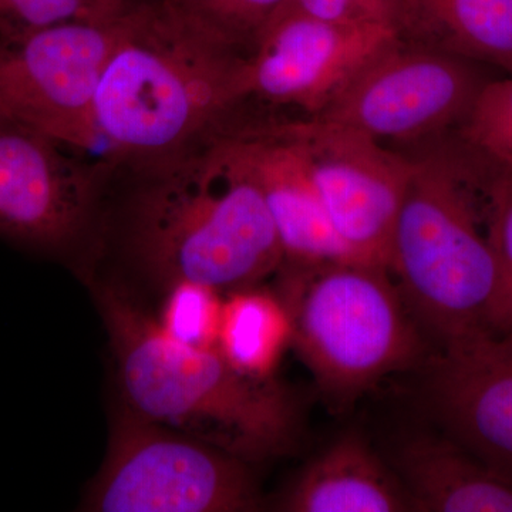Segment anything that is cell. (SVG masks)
I'll return each instance as SVG.
<instances>
[{
  "label": "cell",
  "mask_w": 512,
  "mask_h": 512,
  "mask_svg": "<svg viewBox=\"0 0 512 512\" xmlns=\"http://www.w3.org/2000/svg\"><path fill=\"white\" fill-rule=\"evenodd\" d=\"M278 507L288 512L410 511L393 468L356 433L340 437L306 464Z\"/></svg>",
  "instance_id": "15"
},
{
  "label": "cell",
  "mask_w": 512,
  "mask_h": 512,
  "mask_svg": "<svg viewBox=\"0 0 512 512\" xmlns=\"http://www.w3.org/2000/svg\"><path fill=\"white\" fill-rule=\"evenodd\" d=\"M254 178L284 249L285 264L357 261L330 225L301 144L282 121L215 130Z\"/></svg>",
  "instance_id": "13"
},
{
  "label": "cell",
  "mask_w": 512,
  "mask_h": 512,
  "mask_svg": "<svg viewBox=\"0 0 512 512\" xmlns=\"http://www.w3.org/2000/svg\"><path fill=\"white\" fill-rule=\"evenodd\" d=\"M406 33L512 73V0H403Z\"/></svg>",
  "instance_id": "16"
},
{
  "label": "cell",
  "mask_w": 512,
  "mask_h": 512,
  "mask_svg": "<svg viewBox=\"0 0 512 512\" xmlns=\"http://www.w3.org/2000/svg\"><path fill=\"white\" fill-rule=\"evenodd\" d=\"M426 399L443 433L512 480V333H477L441 346Z\"/></svg>",
  "instance_id": "12"
},
{
  "label": "cell",
  "mask_w": 512,
  "mask_h": 512,
  "mask_svg": "<svg viewBox=\"0 0 512 512\" xmlns=\"http://www.w3.org/2000/svg\"><path fill=\"white\" fill-rule=\"evenodd\" d=\"M74 148L0 119V238L47 258L66 259L101 217L111 164H89Z\"/></svg>",
  "instance_id": "8"
},
{
  "label": "cell",
  "mask_w": 512,
  "mask_h": 512,
  "mask_svg": "<svg viewBox=\"0 0 512 512\" xmlns=\"http://www.w3.org/2000/svg\"><path fill=\"white\" fill-rule=\"evenodd\" d=\"M480 163L478 187L484 200L485 234L500 275L505 332L512 333V168Z\"/></svg>",
  "instance_id": "20"
},
{
  "label": "cell",
  "mask_w": 512,
  "mask_h": 512,
  "mask_svg": "<svg viewBox=\"0 0 512 512\" xmlns=\"http://www.w3.org/2000/svg\"><path fill=\"white\" fill-rule=\"evenodd\" d=\"M116 2L123 3L124 0H116Z\"/></svg>",
  "instance_id": "24"
},
{
  "label": "cell",
  "mask_w": 512,
  "mask_h": 512,
  "mask_svg": "<svg viewBox=\"0 0 512 512\" xmlns=\"http://www.w3.org/2000/svg\"><path fill=\"white\" fill-rule=\"evenodd\" d=\"M400 37L396 29L328 22L288 3L249 50L247 99L293 106L315 116L370 59Z\"/></svg>",
  "instance_id": "11"
},
{
  "label": "cell",
  "mask_w": 512,
  "mask_h": 512,
  "mask_svg": "<svg viewBox=\"0 0 512 512\" xmlns=\"http://www.w3.org/2000/svg\"><path fill=\"white\" fill-rule=\"evenodd\" d=\"M116 0H0V37L35 32L67 22L110 18Z\"/></svg>",
  "instance_id": "21"
},
{
  "label": "cell",
  "mask_w": 512,
  "mask_h": 512,
  "mask_svg": "<svg viewBox=\"0 0 512 512\" xmlns=\"http://www.w3.org/2000/svg\"><path fill=\"white\" fill-rule=\"evenodd\" d=\"M292 336L291 313L281 296L258 285L225 296L217 349L242 375L272 379Z\"/></svg>",
  "instance_id": "17"
},
{
  "label": "cell",
  "mask_w": 512,
  "mask_h": 512,
  "mask_svg": "<svg viewBox=\"0 0 512 512\" xmlns=\"http://www.w3.org/2000/svg\"><path fill=\"white\" fill-rule=\"evenodd\" d=\"M249 50L184 0H124L96 96L114 156L175 153L210 136L247 100Z\"/></svg>",
  "instance_id": "2"
},
{
  "label": "cell",
  "mask_w": 512,
  "mask_h": 512,
  "mask_svg": "<svg viewBox=\"0 0 512 512\" xmlns=\"http://www.w3.org/2000/svg\"><path fill=\"white\" fill-rule=\"evenodd\" d=\"M117 12L0 37V119L74 150L96 146L101 138L97 89L116 43Z\"/></svg>",
  "instance_id": "7"
},
{
  "label": "cell",
  "mask_w": 512,
  "mask_h": 512,
  "mask_svg": "<svg viewBox=\"0 0 512 512\" xmlns=\"http://www.w3.org/2000/svg\"><path fill=\"white\" fill-rule=\"evenodd\" d=\"M111 157L131 177L123 245L160 284L200 282L229 293L285 264L258 185L217 133L165 156Z\"/></svg>",
  "instance_id": "1"
},
{
  "label": "cell",
  "mask_w": 512,
  "mask_h": 512,
  "mask_svg": "<svg viewBox=\"0 0 512 512\" xmlns=\"http://www.w3.org/2000/svg\"><path fill=\"white\" fill-rule=\"evenodd\" d=\"M282 124L301 144L340 241L357 261L389 271L393 231L416 161L359 131L312 117Z\"/></svg>",
  "instance_id": "10"
},
{
  "label": "cell",
  "mask_w": 512,
  "mask_h": 512,
  "mask_svg": "<svg viewBox=\"0 0 512 512\" xmlns=\"http://www.w3.org/2000/svg\"><path fill=\"white\" fill-rule=\"evenodd\" d=\"M158 326L188 348L218 350L224 296L200 282L178 281L165 286Z\"/></svg>",
  "instance_id": "18"
},
{
  "label": "cell",
  "mask_w": 512,
  "mask_h": 512,
  "mask_svg": "<svg viewBox=\"0 0 512 512\" xmlns=\"http://www.w3.org/2000/svg\"><path fill=\"white\" fill-rule=\"evenodd\" d=\"M382 266H292L284 299L292 346L329 396L352 400L423 353L399 286Z\"/></svg>",
  "instance_id": "5"
},
{
  "label": "cell",
  "mask_w": 512,
  "mask_h": 512,
  "mask_svg": "<svg viewBox=\"0 0 512 512\" xmlns=\"http://www.w3.org/2000/svg\"><path fill=\"white\" fill-rule=\"evenodd\" d=\"M303 12L328 22L353 26H380L406 33L403 0H292Z\"/></svg>",
  "instance_id": "23"
},
{
  "label": "cell",
  "mask_w": 512,
  "mask_h": 512,
  "mask_svg": "<svg viewBox=\"0 0 512 512\" xmlns=\"http://www.w3.org/2000/svg\"><path fill=\"white\" fill-rule=\"evenodd\" d=\"M93 293L128 409L248 463L289 450L298 413L274 377L242 375L218 350L175 342L119 284L96 282Z\"/></svg>",
  "instance_id": "3"
},
{
  "label": "cell",
  "mask_w": 512,
  "mask_h": 512,
  "mask_svg": "<svg viewBox=\"0 0 512 512\" xmlns=\"http://www.w3.org/2000/svg\"><path fill=\"white\" fill-rule=\"evenodd\" d=\"M460 128L473 157L512 168V73L498 82L484 83Z\"/></svg>",
  "instance_id": "19"
},
{
  "label": "cell",
  "mask_w": 512,
  "mask_h": 512,
  "mask_svg": "<svg viewBox=\"0 0 512 512\" xmlns=\"http://www.w3.org/2000/svg\"><path fill=\"white\" fill-rule=\"evenodd\" d=\"M483 86L461 57L400 37L312 119L379 141L416 140L461 126Z\"/></svg>",
  "instance_id": "9"
},
{
  "label": "cell",
  "mask_w": 512,
  "mask_h": 512,
  "mask_svg": "<svg viewBox=\"0 0 512 512\" xmlns=\"http://www.w3.org/2000/svg\"><path fill=\"white\" fill-rule=\"evenodd\" d=\"M414 161L389 261L407 308L440 348L507 333L497 261L476 205V165L447 156Z\"/></svg>",
  "instance_id": "4"
},
{
  "label": "cell",
  "mask_w": 512,
  "mask_h": 512,
  "mask_svg": "<svg viewBox=\"0 0 512 512\" xmlns=\"http://www.w3.org/2000/svg\"><path fill=\"white\" fill-rule=\"evenodd\" d=\"M232 42L251 50L256 37L292 0H184Z\"/></svg>",
  "instance_id": "22"
},
{
  "label": "cell",
  "mask_w": 512,
  "mask_h": 512,
  "mask_svg": "<svg viewBox=\"0 0 512 512\" xmlns=\"http://www.w3.org/2000/svg\"><path fill=\"white\" fill-rule=\"evenodd\" d=\"M248 461L121 404L83 507L97 512H242L261 505Z\"/></svg>",
  "instance_id": "6"
},
{
  "label": "cell",
  "mask_w": 512,
  "mask_h": 512,
  "mask_svg": "<svg viewBox=\"0 0 512 512\" xmlns=\"http://www.w3.org/2000/svg\"><path fill=\"white\" fill-rule=\"evenodd\" d=\"M410 511L512 512V480L443 434H419L393 460Z\"/></svg>",
  "instance_id": "14"
}]
</instances>
